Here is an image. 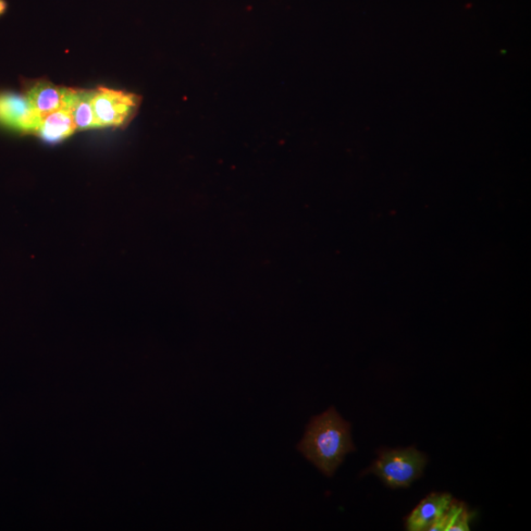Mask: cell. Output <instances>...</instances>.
Wrapping results in <instances>:
<instances>
[{
	"mask_svg": "<svg viewBox=\"0 0 531 531\" xmlns=\"http://www.w3.org/2000/svg\"><path fill=\"white\" fill-rule=\"evenodd\" d=\"M298 450L321 473L331 477L343 462L345 455L355 450L351 435V424L345 422L331 407L311 419Z\"/></svg>",
	"mask_w": 531,
	"mask_h": 531,
	"instance_id": "cell-1",
	"label": "cell"
},
{
	"mask_svg": "<svg viewBox=\"0 0 531 531\" xmlns=\"http://www.w3.org/2000/svg\"><path fill=\"white\" fill-rule=\"evenodd\" d=\"M426 464L427 456L415 448L383 450L369 472L392 489L407 488L423 476Z\"/></svg>",
	"mask_w": 531,
	"mask_h": 531,
	"instance_id": "cell-2",
	"label": "cell"
},
{
	"mask_svg": "<svg viewBox=\"0 0 531 531\" xmlns=\"http://www.w3.org/2000/svg\"><path fill=\"white\" fill-rule=\"evenodd\" d=\"M92 103L100 128H123L138 115L141 97L126 91L98 87L94 90Z\"/></svg>",
	"mask_w": 531,
	"mask_h": 531,
	"instance_id": "cell-3",
	"label": "cell"
},
{
	"mask_svg": "<svg viewBox=\"0 0 531 531\" xmlns=\"http://www.w3.org/2000/svg\"><path fill=\"white\" fill-rule=\"evenodd\" d=\"M41 120L23 93L0 92V126L24 134H35Z\"/></svg>",
	"mask_w": 531,
	"mask_h": 531,
	"instance_id": "cell-4",
	"label": "cell"
},
{
	"mask_svg": "<svg viewBox=\"0 0 531 531\" xmlns=\"http://www.w3.org/2000/svg\"><path fill=\"white\" fill-rule=\"evenodd\" d=\"M72 88L57 86L46 78L23 83L22 93L42 118L54 111L69 107Z\"/></svg>",
	"mask_w": 531,
	"mask_h": 531,
	"instance_id": "cell-5",
	"label": "cell"
},
{
	"mask_svg": "<svg viewBox=\"0 0 531 531\" xmlns=\"http://www.w3.org/2000/svg\"><path fill=\"white\" fill-rule=\"evenodd\" d=\"M452 497L449 494H432L417 505L407 517L406 529L424 531L434 526L449 508Z\"/></svg>",
	"mask_w": 531,
	"mask_h": 531,
	"instance_id": "cell-6",
	"label": "cell"
},
{
	"mask_svg": "<svg viewBox=\"0 0 531 531\" xmlns=\"http://www.w3.org/2000/svg\"><path fill=\"white\" fill-rule=\"evenodd\" d=\"M77 131L69 107H61L44 117L35 135L48 144H57Z\"/></svg>",
	"mask_w": 531,
	"mask_h": 531,
	"instance_id": "cell-7",
	"label": "cell"
},
{
	"mask_svg": "<svg viewBox=\"0 0 531 531\" xmlns=\"http://www.w3.org/2000/svg\"><path fill=\"white\" fill-rule=\"evenodd\" d=\"M93 95L94 90L73 89L72 91L69 107L77 130L100 128L94 113Z\"/></svg>",
	"mask_w": 531,
	"mask_h": 531,
	"instance_id": "cell-8",
	"label": "cell"
},
{
	"mask_svg": "<svg viewBox=\"0 0 531 531\" xmlns=\"http://www.w3.org/2000/svg\"><path fill=\"white\" fill-rule=\"evenodd\" d=\"M5 9H6V4H5V0H0V15L5 14Z\"/></svg>",
	"mask_w": 531,
	"mask_h": 531,
	"instance_id": "cell-9",
	"label": "cell"
}]
</instances>
